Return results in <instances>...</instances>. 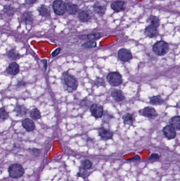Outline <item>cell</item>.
I'll use <instances>...</instances> for the list:
<instances>
[{
	"mask_svg": "<svg viewBox=\"0 0 180 181\" xmlns=\"http://www.w3.org/2000/svg\"><path fill=\"white\" fill-rule=\"evenodd\" d=\"M8 172L11 178L18 179L24 175V170L22 165L19 164H13L10 166Z\"/></svg>",
	"mask_w": 180,
	"mask_h": 181,
	"instance_id": "cell-1",
	"label": "cell"
},
{
	"mask_svg": "<svg viewBox=\"0 0 180 181\" xmlns=\"http://www.w3.org/2000/svg\"><path fill=\"white\" fill-rule=\"evenodd\" d=\"M62 78L65 85L68 87L69 91H74L77 89L78 83L74 76L69 74L68 73H64L62 75Z\"/></svg>",
	"mask_w": 180,
	"mask_h": 181,
	"instance_id": "cell-2",
	"label": "cell"
},
{
	"mask_svg": "<svg viewBox=\"0 0 180 181\" xmlns=\"http://www.w3.org/2000/svg\"><path fill=\"white\" fill-rule=\"evenodd\" d=\"M169 51V46L168 43L164 41H160L153 46V51L158 56H163L168 53Z\"/></svg>",
	"mask_w": 180,
	"mask_h": 181,
	"instance_id": "cell-3",
	"label": "cell"
},
{
	"mask_svg": "<svg viewBox=\"0 0 180 181\" xmlns=\"http://www.w3.org/2000/svg\"><path fill=\"white\" fill-rule=\"evenodd\" d=\"M107 81L108 83L113 86H117L122 83L121 75L117 72H111L107 76Z\"/></svg>",
	"mask_w": 180,
	"mask_h": 181,
	"instance_id": "cell-4",
	"label": "cell"
},
{
	"mask_svg": "<svg viewBox=\"0 0 180 181\" xmlns=\"http://www.w3.org/2000/svg\"><path fill=\"white\" fill-rule=\"evenodd\" d=\"M52 7L56 15H61L67 11V5L61 0L55 1L52 4Z\"/></svg>",
	"mask_w": 180,
	"mask_h": 181,
	"instance_id": "cell-5",
	"label": "cell"
},
{
	"mask_svg": "<svg viewBox=\"0 0 180 181\" xmlns=\"http://www.w3.org/2000/svg\"><path fill=\"white\" fill-rule=\"evenodd\" d=\"M90 111L94 117L101 118L104 114V109L102 106L98 104H92L90 107Z\"/></svg>",
	"mask_w": 180,
	"mask_h": 181,
	"instance_id": "cell-6",
	"label": "cell"
},
{
	"mask_svg": "<svg viewBox=\"0 0 180 181\" xmlns=\"http://www.w3.org/2000/svg\"><path fill=\"white\" fill-rule=\"evenodd\" d=\"M118 56L119 60L122 62H128L132 58L131 52L128 49L122 48L118 51Z\"/></svg>",
	"mask_w": 180,
	"mask_h": 181,
	"instance_id": "cell-7",
	"label": "cell"
},
{
	"mask_svg": "<svg viewBox=\"0 0 180 181\" xmlns=\"http://www.w3.org/2000/svg\"><path fill=\"white\" fill-rule=\"evenodd\" d=\"M141 114H142L143 116H144L146 118L151 119H154L157 116V113L156 110L152 107H151L145 108L143 110Z\"/></svg>",
	"mask_w": 180,
	"mask_h": 181,
	"instance_id": "cell-8",
	"label": "cell"
},
{
	"mask_svg": "<svg viewBox=\"0 0 180 181\" xmlns=\"http://www.w3.org/2000/svg\"><path fill=\"white\" fill-rule=\"evenodd\" d=\"M163 132L164 136L169 139H174L176 136V131L172 126L171 125L166 126L163 129Z\"/></svg>",
	"mask_w": 180,
	"mask_h": 181,
	"instance_id": "cell-9",
	"label": "cell"
},
{
	"mask_svg": "<svg viewBox=\"0 0 180 181\" xmlns=\"http://www.w3.org/2000/svg\"><path fill=\"white\" fill-rule=\"evenodd\" d=\"M92 14L89 10H81L78 14V18L82 22H87L92 19Z\"/></svg>",
	"mask_w": 180,
	"mask_h": 181,
	"instance_id": "cell-10",
	"label": "cell"
},
{
	"mask_svg": "<svg viewBox=\"0 0 180 181\" xmlns=\"http://www.w3.org/2000/svg\"><path fill=\"white\" fill-rule=\"evenodd\" d=\"M99 135L101 139L104 140H109L112 139L113 136V133L111 131L105 129L104 127H101L98 130Z\"/></svg>",
	"mask_w": 180,
	"mask_h": 181,
	"instance_id": "cell-11",
	"label": "cell"
},
{
	"mask_svg": "<svg viewBox=\"0 0 180 181\" xmlns=\"http://www.w3.org/2000/svg\"><path fill=\"white\" fill-rule=\"evenodd\" d=\"M110 6L114 11H115L116 12H119L124 10L126 7V4L122 1H117L112 3Z\"/></svg>",
	"mask_w": 180,
	"mask_h": 181,
	"instance_id": "cell-12",
	"label": "cell"
},
{
	"mask_svg": "<svg viewBox=\"0 0 180 181\" xmlns=\"http://www.w3.org/2000/svg\"><path fill=\"white\" fill-rule=\"evenodd\" d=\"M22 126L24 127V128L29 132L34 130V129L36 128V126H35L34 122L29 118L24 119L22 122Z\"/></svg>",
	"mask_w": 180,
	"mask_h": 181,
	"instance_id": "cell-13",
	"label": "cell"
},
{
	"mask_svg": "<svg viewBox=\"0 0 180 181\" xmlns=\"http://www.w3.org/2000/svg\"><path fill=\"white\" fill-rule=\"evenodd\" d=\"M145 34L149 38H155L158 36L159 32L156 28L150 25L145 30Z\"/></svg>",
	"mask_w": 180,
	"mask_h": 181,
	"instance_id": "cell-14",
	"label": "cell"
},
{
	"mask_svg": "<svg viewBox=\"0 0 180 181\" xmlns=\"http://www.w3.org/2000/svg\"><path fill=\"white\" fill-rule=\"evenodd\" d=\"M20 71L18 64L15 62H13L10 64L9 67L6 69L7 74L11 75H16L18 74Z\"/></svg>",
	"mask_w": 180,
	"mask_h": 181,
	"instance_id": "cell-15",
	"label": "cell"
},
{
	"mask_svg": "<svg viewBox=\"0 0 180 181\" xmlns=\"http://www.w3.org/2000/svg\"><path fill=\"white\" fill-rule=\"evenodd\" d=\"M111 96L114 100L117 102L122 101L125 99V96L122 91L119 90H115L111 93Z\"/></svg>",
	"mask_w": 180,
	"mask_h": 181,
	"instance_id": "cell-16",
	"label": "cell"
},
{
	"mask_svg": "<svg viewBox=\"0 0 180 181\" xmlns=\"http://www.w3.org/2000/svg\"><path fill=\"white\" fill-rule=\"evenodd\" d=\"M22 22H24V24H31L33 23V19L32 15L30 12L26 11L24 12V14L22 15L21 18Z\"/></svg>",
	"mask_w": 180,
	"mask_h": 181,
	"instance_id": "cell-17",
	"label": "cell"
},
{
	"mask_svg": "<svg viewBox=\"0 0 180 181\" xmlns=\"http://www.w3.org/2000/svg\"><path fill=\"white\" fill-rule=\"evenodd\" d=\"M169 123L175 130H180V116H177L171 118L169 120Z\"/></svg>",
	"mask_w": 180,
	"mask_h": 181,
	"instance_id": "cell-18",
	"label": "cell"
},
{
	"mask_svg": "<svg viewBox=\"0 0 180 181\" xmlns=\"http://www.w3.org/2000/svg\"><path fill=\"white\" fill-rule=\"evenodd\" d=\"M123 121L125 124L127 125H132L135 121V116L131 113H126L122 117Z\"/></svg>",
	"mask_w": 180,
	"mask_h": 181,
	"instance_id": "cell-19",
	"label": "cell"
},
{
	"mask_svg": "<svg viewBox=\"0 0 180 181\" xmlns=\"http://www.w3.org/2000/svg\"><path fill=\"white\" fill-rule=\"evenodd\" d=\"M67 5V11L70 15H76L79 11V8L76 4L69 2L66 4Z\"/></svg>",
	"mask_w": 180,
	"mask_h": 181,
	"instance_id": "cell-20",
	"label": "cell"
},
{
	"mask_svg": "<svg viewBox=\"0 0 180 181\" xmlns=\"http://www.w3.org/2000/svg\"><path fill=\"white\" fill-rule=\"evenodd\" d=\"M17 116L19 117H23L27 114L28 113V109L24 105L18 104L16 105L15 108Z\"/></svg>",
	"mask_w": 180,
	"mask_h": 181,
	"instance_id": "cell-21",
	"label": "cell"
},
{
	"mask_svg": "<svg viewBox=\"0 0 180 181\" xmlns=\"http://www.w3.org/2000/svg\"><path fill=\"white\" fill-rule=\"evenodd\" d=\"M106 9L105 6H104V5H101L99 3L96 4L93 7L94 12H95L98 15H102L104 14Z\"/></svg>",
	"mask_w": 180,
	"mask_h": 181,
	"instance_id": "cell-22",
	"label": "cell"
},
{
	"mask_svg": "<svg viewBox=\"0 0 180 181\" xmlns=\"http://www.w3.org/2000/svg\"><path fill=\"white\" fill-rule=\"evenodd\" d=\"M148 22L150 24V25L153 26L156 28L159 27L160 24L159 19L156 16H154V15H151L148 17Z\"/></svg>",
	"mask_w": 180,
	"mask_h": 181,
	"instance_id": "cell-23",
	"label": "cell"
},
{
	"mask_svg": "<svg viewBox=\"0 0 180 181\" xmlns=\"http://www.w3.org/2000/svg\"><path fill=\"white\" fill-rule=\"evenodd\" d=\"M7 56L9 60L14 61V60H18L20 57V54L16 49H12L8 51Z\"/></svg>",
	"mask_w": 180,
	"mask_h": 181,
	"instance_id": "cell-24",
	"label": "cell"
},
{
	"mask_svg": "<svg viewBox=\"0 0 180 181\" xmlns=\"http://www.w3.org/2000/svg\"><path fill=\"white\" fill-rule=\"evenodd\" d=\"M38 11H39L40 15L42 16L47 17L50 15V10L48 9V7L45 5H42L40 6V7L38 8Z\"/></svg>",
	"mask_w": 180,
	"mask_h": 181,
	"instance_id": "cell-25",
	"label": "cell"
},
{
	"mask_svg": "<svg viewBox=\"0 0 180 181\" xmlns=\"http://www.w3.org/2000/svg\"><path fill=\"white\" fill-rule=\"evenodd\" d=\"M150 102L152 105H161L164 103V100L160 95L154 96L150 98Z\"/></svg>",
	"mask_w": 180,
	"mask_h": 181,
	"instance_id": "cell-26",
	"label": "cell"
},
{
	"mask_svg": "<svg viewBox=\"0 0 180 181\" xmlns=\"http://www.w3.org/2000/svg\"><path fill=\"white\" fill-rule=\"evenodd\" d=\"M31 118L34 120H38L41 118V115L39 110L36 108H34L30 112Z\"/></svg>",
	"mask_w": 180,
	"mask_h": 181,
	"instance_id": "cell-27",
	"label": "cell"
},
{
	"mask_svg": "<svg viewBox=\"0 0 180 181\" xmlns=\"http://www.w3.org/2000/svg\"><path fill=\"white\" fill-rule=\"evenodd\" d=\"M16 9L15 7H13L11 6H5L4 7V11L9 16H12L13 15L15 14Z\"/></svg>",
	"mask_w": 180,
	"mask_h": 181,
	"instance_id": "cell-28",
	"label": "cell"
},
{
	"mask_svg": "<svg viewBox=\"0 0 180 181\" xmlns=\"http://www.w3.org/2000/svg\"><path fill=\"white\" fill-rule=\"evenodd\" d=\"M81 167L86 170L90 169L92 166V163L89 159H85L83 160L81 162Z\"/></svg>",
	"mask_w": 180,
	"mask_h": 181,
	"instance_id": "cell-29",
	"label": "cell"
},
{
	"mask_svg": "<svg viewBox=\"0 0 180 181\" xmlns=\"http://www.w3.org/2000/svg\"><path fill=\"white\" fill-rule=\"evenodd\" d=\"M87 175H88V172H87L86 169H85L83 167H81L79 170V171L78 172L77 176L83 178V179H85L86 178Z\"/></svg>",
	"mask_w": 180,
	"mask_h": 181,
	"instance_id": "cell-30",
	"label": "cell"
},
{
	"mask_svg": "<svg viewBox=\"0 0 180 181\" xmlns=\"http://www.w3.org/2000/svg\"><path fill=\"white\" fill-rule=\"evenodd\" d=\"M101 35L99 33H91V34H87L86 35V39H88L90 41H95V40H97L101 38Z\"/></svg>",
	"mask_w": 180,
	"mask_h": 181,
	"instance_id": "cell-31",
	"label": "cell"
},
{
	"mask_svg": "<svg viewBox=\"0 0 180 181\" xmlns=\"http://www.w3.org/2000/svg\"><path fill=\"white\" fill-rule=\"evenodd\" d=\"M0 117L2 120L7 119L9 118V115L4 108H1L0 109Z\"/></svg>",
	"mask_w": 180,
	"mask_h": 181,
	"instance_id": "cell-32",
	"label": "cell"
},
{
	"mask_svg": "<svg viewBox=\"0 0 180 181\" xmlns=\"http://www.w3.org/2000/svg\"><path fill=\"white\" fill-rule=\"evenodd\" d=\"M97 44L95 41H89V42H87L85 44H83L82 45V47L85 48H94V47H96Z\"/></svg>",
	"mask_w": 180,
	"mask_h": 181,
	"instance_id": "cell-33",
	"label": "cell"
},
{
	"mask_svg": "<svg viewBox=\"0 0 180 181\" xmlns=\"http://www.w3.org/2000/svg\"><path fill=\"white\" fill-rule=\"evenodd\" d=\"M94 85L96 86L99 87V86H105V82L104 80H103L102 78L98 77L96 78L94 81Z\"/></svg>",
	"mask_w": 180,
	"mask_h": 181,
	"instance_id": "cell-34",
	"label": "cell"
},
{
	"mask_svg": "<svg viewBox=\"0 0 180 181\" xmlns=\"http://www.w3.org/2000/svg\"><path fill=\"white\" fill-rule=\"evenodd\" d=\"M30 154L33 156H38L41 154V150L39 149L32 148L30 150Z\"/></svg>",
	"mask_w": 180,
	"mask_h": 181,
	"instance_id": "cell-35",
	"label": "cell"
},
{
	"mask_svg": "<svg viewBox=\"0 0 180 181\" xmlns=\"http://www.w3.org/2000/svg\"><path fill=\"white\" fill-rule=\"evenodd\" d=\"M160 158V156L159 154L154 153V154H152L150 156V157L148 158V161H159Z\"/></svg>",
	"mask_w": 180,
	"mask_h": 181,
	"instance_id": "cell-36",
	"label": "cell"
},
{
	"mask_svg": "<svg viewBox=\"0 0 180 181\" xmlns=\"http://www.w3.org/2000/svg\"><path fill=\"white\" fill-rule=\"evenodd\" d=\"M91 101H89L88 99H85L84 100H82L81 102H80V105L81 107H89L91 104Z\"/></svg>",
	"mask_w": 180,
	"mask_h": 181,
	"instance_id": "cell-37",
	"label": "cell"
},
{
	"mask_svg": "<svg viewBox=\"0 0 180 181\" xmlns=\"http://www.w3.org/2000/svg\"><path fill=\"white\" fill-rule=\"evenodd\" d=\"M60 51H61V48H58L55 49V50L52 52V54H51L52 56H57V55L59 54V53H60Z\"/></svg>",
	"mask_w": 180,
	"mask_h": 181,
	"instance_id": "cell-38",
	"label": "cell"
},
{
	"mask_svg": "<svg viewBox=\"0 0 180 181\" xmlns=\"http://www.w3.org/2000/svg\"><path fill=\"white\" fill-rule=\"evenodd\" d=\"M140 159V157L138 155H135L133 158H131V159H128V161H139Z\"/></svg>",
	"mask_w": 180,
	"mask_h": 181,
	"instance_id": "cell-39",
	"label": "cell"
},
{
	"mask_svg": "<svg viewBox=\"0 0 180 181\" xmlns=\"http://www.w3.org/2000/svg\"><path fill=\"white\" fill-rule=\"evenodd\" d=\"M42 63L43 64V70L45 71L47 68V60H41Z\"/></svg>",
	"mask_w": 180,
	"mask_h": 181,
	"instance_id": "cell-40",
	"label": "cell"
},
{
	"mask_svg": "<svg viewBox=\"0 0 180 181\" xmlns=\"http://www.w3.org/2000/svg\"><path fill=\"white\" fill-rule=\"evenodd\" d=\"M36 1L37 0H24L25 3L27 4H29V5L35 3L36 2Z\"/></svg>",
	"mask_w": 180,
	"mask_h": 181,
	"instance_id": "cell-41",
	"label": "cell"
},
{
	"mask_svg": "<svg viewBox=\"0 0 180 181\" xmlns=\"http://www.w3.org/2000/svg\"><path fill=\"white\" fill-rule=\"evenodd\" d=\"M25 85V82L23 81H19L17 84V86L20 87V86H24Z\"/></svg>",
	"mask_w": 180,
	"mask_h": 181,
	"instance_id": "cell-42",
	"label": "cell"
},
{
	"mask_svg": "<svg viewBox=\"0 0 180 181\" xmlns=\"http://www.w3.org/2000/svg\"></svg>",
	"mask_w": 180,
	"mask_h": 181,
	"instance_id": "cell-43",
	"label": "cell"
}]
</instances>
